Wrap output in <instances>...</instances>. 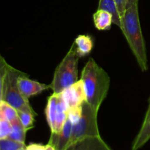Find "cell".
I'll use <instances>...</instances> for the list:
<instances>
[{
    "instance_id": "cell-27",
    "label": "cell",
    "mask_w": 150,
    "mask_h": 150,
    "mask_svg": "<svg viewBox=\"0 0 150 150\" xmlns=\"http://www.w3.org/2000/svg\"><path fill=\"white\" fill-rule=\"evenodd\" d=\"M18 150H26V146H25V147L21 148V149H18Z\"/></svg>"
},
{
    "instance_id": "cell-18",
    "label": "cell",
    "mask_w": 150,
    "mask_h": 150,
    "mask_svg": "<svg viewBox=\"0 0 150 150\" xmlns=\"http://www.w3.org/2000/svg\"><path fill=\"white\" fill-rule=\"evenodd\" d=\"M25 146V143L16 142L9 138L0 139V150H18Z\"/></svg>"
},
{
    "instance_id": "cell-14",
    "label": "cell",
    "mask_w": 150,
    "mask_h": 150,
    "mask_svg": "<svg viewBox=\"0 0 150 150\" xmlns=\"http://www.w3.org/2000/svg\"><path fill=\"white\" fill-rule=\"evenodd\" d=\"M98 9L109 12L113 16L114 24L121 28L122 17L118 11L115 0H100Z\"/></svg>"
},
{
    "instance_id": "cell-11",
    "label": "cell",
    "mask_w": 150,
    "mask_h": 150,
    "mask_svg": "<svg viewBox=\"0 0 150 150\" xmlns=\"http://www.w3.org/2000/svg\"><path fill=\"white\" fill-rule=\"evenodd\" d=\"M78 55L79 57H84L92 51L93 48V40L91 36L88 35H80L75 39Z\"/></svg>"
},
{
    "instance_id": "cell-10",
    "label": "cell",
    "mask_w": 150,
    "mask_h": 150,
    "mask_svg": "<svg viewBox=\"0 0 150 150\" xmlns=\"http://www.w3.org/2000/svg\"><path fill=\"white\" fill-rule=\"evenodd\" d=\"M93 21L95 27L100 31L109 30L114 23L113 16L109 12L98 9L93 14Z\"/></svg>"
},
{
    "instance_id": "cell-9",
    "label": "cell",
    "mask_w": 150,
    "mask_h": 150,
    "mask_svg": "<svg viewBox=\"0 0 150 150\" xmlns=\"http://www.w3.org/2000/svg\"><path fill=\"white\" fill-rule=\"evenodd\" d=\"M73 124L67 117L62 129L59 133H51L48 143H51L56 150H65L67 147L72 135Z\"/></svg>"
},
{
    "instance_id": "cell-25",
    "label": "cell",
    "mask_w": 150,
    "mask_h": 150,
    "mask_svg": "<svg viewBox=\"0 0 150 150\" xmlns=\"http://www.w3.org/2000/svg\"><path fill=\"white\" fill-rule=\"evenodd\" d=\"M150 119V98L149 100V105H148L147 108V111H146V114H145V117H144V122L147 121Z\"/></svg>"
},
{
    "instance_id": "cell-26",
    "label": "cell",
    "mask_w": 150,
    "mask_h": 150,
    "mask_svg": "<svg viewBox=\"0 0 150 150\" xmlns=\"http://www.w3.org/2000/svg\"><path fill=\"white\" fill-rule=\"evenodd\" d=\"M45 150H56L55 147L51 143H48V144L45 145Z\"/></svg>"
},
{
    "instance_id": "cell-6",
    "label": "cell",
    "mask_w": 150,
    "mask_h": 150,
    "mask_svg": "<svg viewBox=\"0 0 150 150\" xmlns=\"http://www.w3.org/2000/svg\"><path fill=\"white\" fill-rule=\"evenodd\" d=\"M69 108L81 106L86 101V93L81 79L76 81L59 94Z\"/></svg>"
},
{
    "instance_id": "cell-13",
    "label": "cell",
    "mask_w": 150,
    "mask_h": 150,
    "mask_svg": "<svg viewBox=\"0 0 150 150\" xmlns=\"http://www.w3.org/2000/svg\"><path fill=\"white\" fill-rule=\"evenodd\" d=\"M150 139V119L143 122L142 127L132 144V150H138L142 147Z\"/></svg>"
},
{
    "instance_id": "cell-1",
    "label": "cell",
    "mask_w": 150,
    "mask_h": 150,
    "mask_svg": "<svg viewBox=\"0 0 150 150\" xmlns=\"http://www.w3.org/2000/svg\"><path fill=\"white\" fill-rule=\"evenodd\" d=\"M81 79L86 93V101L98 114L109 90L111 79L108 73L90 57L83 67Z\"/></svg>"
},
{
    "instance_id": "cell-4",
    "label": "cell",
    "mask_w": 150,
    "mask_h": 150,
    "mask_svg": "<svg viewBox=\"0 0 150 150\" xmlns=\"http://www.w3.org/2000/svg\"><path fill=\"white\" fill-rule=\"evenodd\" d=\"M23 73V72L9 65L3 83L1 100L12 105L17 111H28L37 114L31 106L29 100L22 95L19 89L18 81Z\"/></svg>"
},
{
    "instance_id": "cell-12",
    "label": "cell",
    "mask_w": 150,
    "mask_h": 150,
    "mask_svg": "<svg viewBox=\"0 0 150 150\" xmlns=\"http://www.w3.org/2000/svg\"><path fill=\"white\" fill-rule=\"evenodd\" d=\"M57 100H58V95L52 93V95L48 98L46 108H45V117L51 133H54V127H55Z\"/></svg>"
},
{
    "instance_id": "cell-8",
    "label": "cell",
    "mask_w": 150,
    "mask_h": 150,
    "mask_svg": "<svg viewBox=\"0 0 150 150\" xmlns=\"http://www.w3.org/2000/svg\"><path fill=\"white\" fill-rule=\"evenodd\" d=\"M65 150H111L100 136L80 139L67 146Z\"/></svg>"
},
{
    "instance_id": "cell-19",
    "label": "cell",
    "mask_w": 150,
    "mask_h": 150,
    "mask_svg": "<svg viewBox=\"0 0 150 150\" xmlns=\"http://www.w3.org/2000/svg\"><path fill=\"white\" fill-rule=\"evenodd\" d=\"M9 65L10 64L7 63L4 57L0 54V103L2 101L1 97H2L3 83H4V80L6 74H7Z\"/></svg>"
},
{
    "instance_id": "cell-17",
    "label": "cell",
    "mask_w": 150,
    "mask_h": 150,
    "mask_svg": "<svg viewBox=\"0 0 150 150\" xmlns=\"http://www.w3.org/2000/svg\"><path fill=\"white\" fill-rule=\"evenodd\" d=\"M18 117L22 125L23 126L26 130H29L34 127V122H35V117L37 114L32 112L23 111H17Z\"/></svg>"
},
{
    "instance_id": "cell-5",
    "label": "cell",
    "mask_w": 150,
    "mask_h": 150,
    "mask_svg": "<svg viewBox=\"0 0 150 150\" xmlns=\"http://www.w3.org/2000/svg\"><path fill=\"white\" fill-rule=\"evenodd\" d=\"M81 105V117L79 121L73 125L68 146L86 137L100 136L98 125V113L94 111L86 101H84Z\"/></svg>"
},
{
    "instance_id": "cell-7",
    "label": "cell",
    "mask_w": 150,
    "mask_h": 150,
    "mask_svg": "<svg viewBox=\"0 0 150 150\" xmlns=\"http://www.w3.org/2000/svg\"><path fill=\"white\" fill-rule=\"evenodd\" d=\"M18 83L21 94L28 100L31 97L39 95L50 88V85H46L45 83H40L37 81L32 80L29 79L28 75L24 73L18 78Z\"/></svg>"
},
{
    "instance_id": "cell-16",
    "label": "cell",
    "mask_w": 150,
    "mask_h": 150,
    "mask_svg": "<svg viewBox=\"0 0 150 150\" xmlns=\"http://www.w3.org/2000/svg\"><path fill=\"white\" fill-rule=\"evenodd\" d=\"M18 117V111L16 108L4 101L0 103V120H6L11 122Z\"/></svg>"
},
{
    "instance_id": "cell-20",
    "label": "cell",
    "mask_w": 150,
    "mask_h": 150,
    "mask_svg": "<svg viewBox=\"0 0 150 150\" xmlns=\"http://www.w3.org/2000/svg\"><path fill=\"white\" fill-rule=\"evenodd\" d=\"M82 114V105L81 106L74 107V108H69L68 110V118L72 122L73 125L76 124L80 120Z\"/></svg>"
},
{
    "instance_id": "cell-3",
    "label": "cell",
    "mask_w": 150,
    "mask_h": 150,
    "mask_svg": "<svg viewBox=\"0 0 150 150\" xmlns=\"http://www.w3.org/2000/svg\"><path fill=\"white\" fill-rule=\"evenodd\" d=\"M79 56L76 46L73 42L61 62L59 64L54 73L50 89L53 93L59 94L78 81V64Z\"/></svg>"
},
{
    "instance_id": "cell-23",
    "label": "cell",
    "mask_w": 150,
    "mask_h": 150,
    "mask_svg": "<svg viewBox=\"0 0 150 150\" xmlns=\"http://www.w3.org/2000/svg\"><path fill=\"white\" fill-rule=\"evenodd\" d=\"M26 150H45V145L41 144L31 143L26 146Z\"/></svg>"
},
{
    "instance_id": "cell-2",
    "label": "cell",
    "mask_w": 150,
    "mask_h": 150,
    "mask_svg": "<svg viewBox=\"0 0 150 150\" xmlns=\"http://www.w3.org/2000/svg\"><path fill=\"white\" fill-rule=\"evenodd\" d=\"M121 30L142 72L148 70V60L146 44L141 27L139 14V4L126 8L122 18Z\"/></svg>"
},
{
    "instance_id": "cell-15",
    "label": "cell",
    "mask_w": 150,
    "mask_h": 150,
    "mask_svg": "<svg viewBox=\"0 0 150 150\" xmlns=\"http://www.w3.org/2000/svg\"><path fill=\"white\" fill-rule=\"evenodd\" d=\"M10 124H11V131L8 136L9 139L21 143H25L26 133L27 130L22 125L18 117L14 121L11 122Z\"/></svg>"
},
{
    "instance_id": "cell-21",
    "label": "cell",
    "mask_w": 150,
    "mask_h": 150,
    "mask_svg": "<svg viewBox=\"0 0 150 150\" xmlns=\"http://www.w3.org/2000/svg\"><path fill=\"white\" fill-rule=\"evenodd\" d=\"M11 131V124L6 120H0V139L8 138Z\"/></svg>"
},
{
    "instance_id": "cell-24",
    "label": "cell",
    "mask_w": 150,
    "mask_h": 150,
    "mask_svg": "<svg viewBox=\"0 0 150 150\" xmlns=\"http://www.w3.org/2000/svg\"><path fill=\"white\" fill-rule=\"evenodd\" d=\"M126 8L135 4H139V0H125Z\"/></svg>"
},
{
    "instance_id": "cell-22",
    "label": "cell",
    "mask_w": 150,
    "mask_h": 150,
    "mask_svg": "<svg viewBox=\"0 0 150 150\" xmlns=\"http://www.w3.org/2000/svg\"><path fill=\"white\" fill-rule=\"evenodd\" d=\"M116 4H117V9L120 13V16L122 18L125 11L126 10V3L125 0H115Z\"/></svg>"
}]
</instances>
